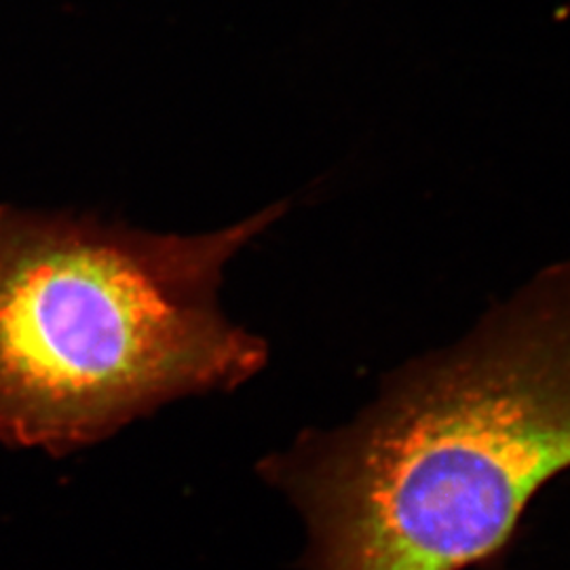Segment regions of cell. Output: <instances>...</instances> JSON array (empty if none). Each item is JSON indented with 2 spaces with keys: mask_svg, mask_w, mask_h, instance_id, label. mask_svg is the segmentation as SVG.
Listing matches in <instances>:
<instances>
[{
  "mask_svg": "<svg viewBox=\"0 0 570 570\" xmlns=\"http://www.w3.org/2000/svg\"><path fill=\"white\" fill-rule=\"evenodd\" d=\"M569 471L570 261L266 465L305 515L308 570L489 567Z\"/></svg>",
  "mask_w": 570,
  "mask_h": 570,
  "instance_id": "6da1fadb",
  "label": "cell"
},
{
  "mask_svg": "<svg viewBox=\"0 0 570 570\" xmlns=\"http://www.w3.org/2000/svg\"><path fill=\"white\" fill-rule=\"evenodd\" d=\"M287 204L157 235L0 205V438L63 450L171 397L242 385L266 345L218 308L226 263Z\"/></svg>",
  "mask_w": 570,
  "mask_h": 570,
  "instance_id": "7a4b0ae2",
  "label": "cell"
}]
</instances>
